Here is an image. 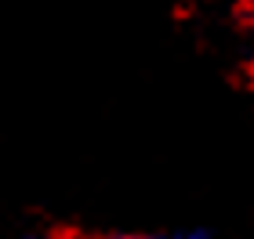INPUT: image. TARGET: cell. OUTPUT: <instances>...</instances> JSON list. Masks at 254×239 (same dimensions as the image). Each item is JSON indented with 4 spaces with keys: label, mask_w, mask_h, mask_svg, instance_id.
Instances as JSON below:
<instances>
[{
    "label": "cell",
    "mask_w": 254,
    "mask_h": 239,
    "mask_svg": "<svg viewBox=\"0 0 254 239\" xmlns=\"http://www.w3.org/2000/svg\"><path fill=\"white\" fill-rule=\"evenodd\" d=\"M178 239H207V236H178Z\"/></svg>",
    "instance_id": "6da1fadb"
}]
</instances>
